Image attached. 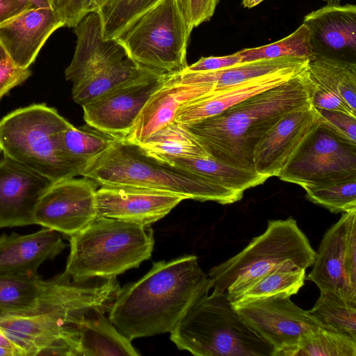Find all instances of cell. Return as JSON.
<instances>
[{
	"label": "cell",
	"mask_w": 356,
	"mask_h": 356,
	"mask_svg": "<svg viewBox=\"0 0 356 356\" xmlns=\"http://www.w3.org/2000/svg\"><path fill=\"white\" fill-rule=\"evenodd\" d=\"M318 111L320 125L338 138L356 145V118L343 113L324 109H319Z\"/></svg>",
	"instance_id": "8d00e7d4"
},
{
	"label": "cell",
	"mask_w": 356,
	"mask_h": 356,
	"mask_svg": "<svg viewBox=\"0 0 356 356\" xmlns=\"http://www.w3.org/2000/svg\"><path fill=\"white\" fill-rule=\"evenodd\" d=\"M33 7L26 0H0V26Z\"/></svg>",
	"instance_id": "b9f144b4"
},
{
	"label": "cell",
	"mask_w": 356,
	"mask_h": 356,
	"mask_svg": "<svg viewBox=\"0 0 356 356\" xmlns=\"http://www.w3.org/2000/svg\"><path fill=\"white\" fill-rule=\"evenodd\" d=\"M0 356H23L22 351L10 339L1 325Z\"/></svg>",
	"instance_id": "7bdbcfd3"
},
{
	"label": "cell",
	"mask_w": 356,
	"mask_h": 356,
	"mask_svg": "<svg viewBox=\"0 0 356 356\" xmlns=\"http://www.w3.org/2000/svg\"><path fill=\"white\" fill-rule=\"evenodd\" d=\"M64 273L76 282L112 278L137 268L152 255L154 240L150 225L97 217L70 236Z\"/></svg>",
	"instance_id": "277c9868"
},
{
	"label": "cell",
	"mask_w": 356,
	"mask_h": 356,
	"mask_svg": "<svg viewBox=\"0 0 356 356\" xmlns=\"http://www.w3.org/2000/svg\"><path fill=\"white\" fill-rule=\"evenodd\" d=\"M264 1V0H242V5L244 8H251Z\"/></svg>",
	"instance_id": "f6af8a7d"
},
{
	"label": "cell",
	"mask_w": 356,
	"mask_h": 356,
	"mask_svg": "<svg viewBox=\"0 0 356 356\" xmlns=\"http://www.w3.org/2000/svg\"><path fill=\"white\" fill-rule=\"evenodd\" d=\"M302 23L309 31L315 56L355 63V5L327 3L305 15Z\"/></svg>",
	"instance_id": "ac0fdd59"
},
{
	"label": "cell",
	"mask_w": 356,
	"mask_h": 356,
	"mask_svg": "<svg viewBox=\"0 0 356 356\" xmlns=\"http://www.w3.org/2000/svg\"><path fill=\"white\" fill-rule=\"evenodd\" d=\"M72 124L45 104L17 108L0 120V152L52 181L79 175L63 149Z\"/></svg>",
	"instance_id": "52a82bcc"
},
{
	"label": "cell",
	"mask_w": 356,
	"mask_h": 356,
	"mask_svg": "<svg viewBox=\"0 0 356 356\" xmlns=\"http://www.w3.org/2000/svg\"><path fill=\"white\" fill-rule=\"evenodd\" d=\"M107 311L92 308L78 325L79 356H138L129 339L105 316Z\"/></svg>",
	"instance_id": "d4e9b609"
},
{
	"label": "cell",
	"mask_w": 356,
	"mask_h": 356,
	"mask_svg": "<svg viewBox=\"0 0 356 356\" xmlns=\"http://www.w3.org/2000/svg\"><path fill=\"white\" fill-rule=\"evenodd\" d=\"M31 75L29 68H21L8 58L0 61V100L13 88L21 85Z\"/></svg>",
	"instance_id": "ab89813d"
},
{
	"label": "cell",
	"mask_w": 356,
	"mask_h": 356,
	"mask_svg": "<svg viewBox=\"0 0 356 356\" xmlns=\"http://www.w3.org/2000/svg\"><path fill=\"white\" fill-rule=\"evenodd\" d=\"M65 26L51 7H33L0 26V43L16 66L27 69L50 35Z\"/></svg>",
	"instance_id": "d6986e66"
},
{
	"label": "cell",
	"mask_w": 356,
	"mask_h": 356,
	"mask_svg": "<svg viewBox=\"0 0 356 356\" xmlns=\"http://www.w3.org/2000/svg\"><path fill=\"white\" fill-rule=\"evenodd\" d=\"M108 0H90L89 5V13L97 12Z\"/></svg>",
	"instance_id": "ee69618b"
},
{
	"label": "cell",
	"mask_w": 356,
	"mask_h": 356,
	"mask_svg": "<svg viewBox=\"0 0 356 356\" xmlns=\"http://www.w3.org/2000/svg\"><path fill=\"white\" fill-rule=\"evenodd\" d=\"M122 138L95 129L88 124L76 127L71 124L63 134L62 145L65 154L79 172L92 159Z\"/></svg>",
	"instance_id": "f546056e"
},
{
	"label": "cell",
	"mask_w": 356,
	"mask_h": 356,
	"mask_svg": "<svg viewBox=\"0 0 356 356\" xmlns=\"http://www.w3.org/2000/svg\"><path fill=\"white\" fill-rule=\"evenodd\" d=\"M51 7L65 22L74 28L89 13L90 0H49Z\"/></svg>",
	"instance_id": "f35d334b"
},
{
	"label": "cell",
	"mask_w": 356,
	"mask_h": 356,
	"mask_svg": "<svg viewBox=\"0 0 356 356\" xmlns=\"http://www.w3.org/2000/svg\"><path fill=\"white\" fill-rule=\"evenodd\" d=\"M307 60H309L284 56L241 63L227 68L210 72L184 70L173 75L180 83L208 84L211 86L213 92H216Z\"/></svg>",
	"instance_id": "484cf974"
},
{
	"label": "cell",
	"mask_w": 356,
	"mask_h": 356,
	"mask_svg": "<svg viewBox=\"0 0 356 356\" xmlns=\"http://www.w3.org/2000/svg\"><path fill=\"white\" fill-rule=\"evenodd\" d=\"M213 92L207 84H182L169 74L140 111L125 140L140 145L156 131L174 122L178 108Z\"/></svg>",
	"instance_id": "44dd1931"
},
{
	"label": "cell",
	"mask_w": 356,
	"mask_h": 356,
	"mask_svg": "<svg viewBox=\"0 0 356 356\" xmlns=\"http://www.w3.org/2000/svg\"><path fill=\"white\" fill-rule=\"evenodd\" d=\"M32 3L35 7H51L49 0H26ZM52 8V7H51Z\"/></svg>",
	"instance_id": "bcb514c9"
},
{
	"label": "cell",
	"mask_w": 356,
	"mask_h": 356,
	"mask_svg": "<svg viewBox=\"0 0 356 356\" xmlns=\"http://www.w3.org/2000/svg\"><path fill=\"white\" fill-rule=\"evenodd\" d=\"M290 298L275 296L232 303L245 324L272 347V356H279L323 327L309 310Z\"/></svg>",
	"instance_id": "7c38bea8"
},
{
	"label": "cell",
	"mask_w": 356,
	"mask_h": 356,
	"mask_svg": "<svg viewBox=\"0 0 356 356\" xmlns=\"http://www.w3.org/2000/svg\"><path fill=\"white\" fill-rule=\"evenodd\" d=\"M309 312L323 328L356 339V302L320 292Z\"/></svg>",
	"instance_id": "d6a6232c"
},
{
	"label": "cell",
	"mask_w": 356,
	"mask_h": 356,
	"mask_svg": "<svg viewBox=\"0 0 356 356\" xmlns=\"http://www.w3.org/2000/svg\"><path fill=\"white\" fill-rule=\"evenodd\" d=\"M81 176L99 186L145 188L221 204L234 203L243 196L208 177L163 162L123 138L89 162Z\"/></svg>",
	"instance_id": "3957f363"
},
{
	"label": "cell",
	"mask_w": 356,
	"mask_h": 356,
	"mask_svg": "<svg viewBox=\"0 0 356 356\" xmlns=\"http://www.w3.org/2000/svg\"><path fill=\"white\" fill-rule=\"evenodd\" d=\"M314 88L339 97L356 113V63L315 56L307 65Z\"/></svg>",
	"instance_id": "4316f807"
},
{
	"label": "cell",
	"mask_w": 356,
	"mask_h": 356,
	"mask_svg": "<svg viewBox=\"0 0 356 356\" xmlns=\"http://www.w3.org/2000/svg\"><path fill=\"white\" fill-rule=\"evenodd\" d=\"M76 45L65 72L67 81L76 84L128 56L116 40H104L97 12L87 14L74 27Z\"/></svg>",
	"instance_id": "603a6c76"
},
{
	"label": "cell",
	"mask_w": 356,
	"mask_h": 356,
	"mask_svg": "<svg viewBox=\"0 0 356 356\" xmlns=\"http://www.w3.org/2000/svg\"><path fill=\"white\" fill-rule=\"evenodd\" d=\"M241 63L253 60L292 56L312 60L315 55L310 43L309 31L303 23L289 35L275 42L238 51Z\"/></svg>",
	"instance_id": "e575fe53"
},
{
	"label": "cell",
	"mask_w": 356,
	"mask_h": 356,
	"mask_svg": "<svg viewBox=\"0 0 356 356\" xmlns=\"http://www.w3.org/2000/svg\"><path fill=\"white\" fill-rule=\"evenodd\" d=\"M168 73L147 68L82 106L89 126L124 138L130 131L150 96L165 81Z\"/></svg>",
	"instance_id": "4fadbf2b"
},
{
	"label": "cell",
	"mask_w": 356,
	"mask_h": 356,
	"mask_svg": "<svg viewBox=\"0 0 356 356\" xmlns=\"http://www.w3.org/2000/svg\"><path fill=\"white\" fill-rule=\"evenodd\" d=\"M279 356H356V339L321 327Z\"/></svg>",
	"instance_id": "836d02e7"
},
{
	"label": "cell",
	"mask_w": 356,
	"mask_h": 356,
	"mask_svg": "<svg viewBox=\"0 0 356 356\" xmlns=\"http://www.w3.org/2000/svg\"><path fill=\"white\" fill-rule=\"evenodd\" d=\"M170 333L179 350L197 356H272V347L239 316L225 293L193 303Z\"/></svg>",
	"instance_id": "5b68a950"
},
{
	"label": "cell",
	"mask_w": 356,
	"mask_h": 356,
	"mask_svg": "<svg viewBox=\"0 0 356 356\" xmlns=\"http://www.w3.org/2000/svg\"><path fill=\"white\" fill-rule=\"evenodd\" d=\"M8 58L7 54L0 43V61Z\"/></svg>",
	"instance_id": "7dc6e473"
},
{
	"label": "cell",
	"mask_w": 356,
	"mask_h": 356,
	"mask_svg": "<svg viewBox=\"0 0 356 356\" xmlns=\"http://www.w3.org/2000/svg\"><path fill=\"white\" fill-rule=\"evenodd\" d=\"M60 234L43 227L27 234L0 236V273L35 276L42 264L65 248Z\"/></svg>",
	"instance_id": "cb8c5ba5"
},
{
	"label": "cell",
	"mask_w": 356,
	"mask_h": 356,
	"mask_svg": "<svg viewBox=\"0 0 356 356\" xmlns=\"http://www.w3.org/2000/svg\"><path fill=\"white\" fill-rule=\"evenodd\" d=\"M319 123L318 111L312 103L289 113L255 146L254 171L268 178L278 177Z\"/></svg>",
	"instance_id": "9a60e30c"
},
{
	"label": "cell",
	"mask_w": 356,
	"mask_h": 356,
	"mask_svg": "<svg viewBox=\"0 0 356 356\" xmlns=\"http://www.w3.org/2000/svg\"><path fill=\"white\" fill-rule=\"evenodd\" d=\"M306 269L293 263H286L261 277L241 293L229 300L237 303L270 296L291 297L304 285Z\"/></svg>",
	"instance_id": "f1b7e54d"
},
{
	"label": "cell",
	"mask_w": 356,
	"mask_h": 356,
	"mask_svg": "<svg viewBox=\"0 0 356 356\" xmlns=\"http://www.w3.org/2000/svg\"><path fill=\"white\" fill-rule=\"evenodd\" d=\"M71 279L65 273L49 280L39 275L0 273V315L29 314L53 308L67 296Z\"/></svg>",
	"instance_id": "ffe728a7"
},
{
	"label": "cell",
	"mask_w": 356,
	"mask_h": 356,
	"mask_svg": "<svg viewBox=\"0 0 356 356\" xmlns=\"http://www.w3.org/2000/svg\"><path fill=\"white\" fill-rule=\"evenodd\" d=\"M324 1H327V3H331V2H339L341 0H323Z\"/></svg>",
	"instance_id": "c3c4849f"
},
{
	"label": "cell",
	"mask_w": 356,
	"mask_h": 356,
	"mask_svg": "<svg viewBox=\"0 0 356 356\" xmlns=\"http://www.w3.org/2000/svg\"><path fill=\"white\" fill-rule=\"evenodd\" d=\"M180 195L129 186H100L96 191L98 217L150 225L182 200Z\"/></svg>",
	"instance_id": "2e32d148"
},
{
	"label": "cell",
	"mask_w": 356,
	"mask_h": 356,
	"mask_svg": "<svg viewBox=\"0 0 356 356\" xmlns=\"http://www.w3.org/2000/svg\"><path fill=\"white\" fill-rule=\"evenodd\" d=\"M316 251L292 217L268 221L265 231L241 252L210 269L213 291L228 298L241 293L264 275L286 263L307 269Z\"/></svg>",
	"instance_id": "8992f818"
},
{
	"label": "cell",
	"mask_w": 356,
	"mask_h": 356,
	"mask_svg": "<svg viewBox=\"0 0 356 356\" xmlns=\"http://www.w3.org/2000/svg\"><path fill=\"white\" fill-rule=\"evenodd\" d=\"M309 60L248 80L230 88L182 104L175 122L189 125L220 114L243 100L287 81L307 67Z\"/></svg>",
	"instance_id": "7402d4cb"
},
{
	"label": "cell",
	"mask_w": 356,
	"mask_h": 356,
	"mask_svg": "<svg viewBox=\"0 0 356 356\" xmlns=\"http://www.w3.org/2000/svg\"><path fill=\"white\" fill-rule=\"evenodd\" d=\"M278 177L301 187L356 181V145L319 124Z\"/></svg>",
	"instance_id": "30bf717a"
},
{
	"label": "cell",
	"mask_w": 356,
	"mask_h": 356,
	"mask_svg": "<svg viewBox=\"0 0 356 356\" xmlns=\"http://www.w3.org/2000/svg\"><path fill=\"white\" fill-rule=\"evenodd\" d=\"M146 67L135 63L128 56L73 85L72 98L81 106L140 74Z\"/></svg>",
	"instance_id": "4dcf8cb0"
},
{
	"label": "cell",
	"mask_w": 356,
	"mask_h": 356,
	"mask_svg": "<svg viewBox=\"0 0 356 356\" xmlns=\"http://www.w3.org/2000/svg\"><path fill=\"white\" fill-rule=\"evenodd\" d=\"M87 312L64 306L29 314H1L0 325L23 356H79L78 325Z\"/></svg>",
	"instance_id": "9c48e42d"
},
{
	"label": "cell",
	"mask_w": 356,
	"mask_h": 356,
	"mask_svg": "<svg viewBox=\"0 0 356 356\" xmlns=\"http://www.w3.org/2000/svg\"><path fill=\"white\" fill-rule=\"evenodd\" d=\"M162 0H108L97 12L104 40H115Z\"/></svg>",
	"instance_id": "1f68e13d"
},
{
	"label": "cell",
	"mask_w": 356,
	"mask_h": 356,
	"mask_svg": "<svg viewBox=\"0 0 356 356\" xmlns=\"http://www.w3.org/2000/svg\"><path fill=\"white\" fill-rule=\"evenodd\" d=\"M306 280L320 290L356 302V209L343 212L325 233Z\"/></svg>",
	"instance_id": "8fae6325"
},
{
	"label": "cell",
	"mask_w": 356,
	"mask_h": 356,
	"mask_svg": "<svg viewBox=\"0 0 356 356\" xmlns=\"http://www.w3.org/2000/svg\"><path fill=\"white\" fill-rule=\"evenodd\" d=\"M191 30L211 19L218 0H178Z\"/></svg>",
	"instance_id": "74e56055"
},
{
	"label": "cell",
	"mask_w": 356,
	"mask_h": 356,
	"mask_svg": "<svg viewBox=\"0 0 356 356\" xmlns=\"http://www.w3.org/2000/svg\"><path fill=\"white\" fill-rule=\"evenodd\" d=\"M241 63L238 52L225 56L202 57L184 70L188 72H210L227 68Z\"/></svg>",
	"instance_id": "60d3db41"
},
{
	"label": "cell",
	"mask_w": 356,
	"mask_h": 356,
	"mask_svg": "<svg viewBox=\"0 0 356 356\" xmlns=\"http://www.w3.org/2000/svg\"><path fill=\"white\" fill-rule=\"evenodd\" d=\"M53 182L1 153L0 229L35 225L34 212L38 202Z\"/></svg>",
	"instance_id": "e0dca14e"
},
{
	"label": "cell",
	"mask_w": 356,
	"mask_h": 356,
	"mask_svg": "<svg viewBox=\"0 0 356 356\" xmlns=\"http://www.w3.org/2000/svg\"><path fill=\"white\" fill-rule=\"evenodd\" d=\"M302 188L307 200L332 213H343L356 209V181Z\"/></svg>",
	"instance_id": "d590c367"
},
{
	"label": "cell",
	"mask_w": 356,
	"mask_h": 356,
	"mask_svg": "<svg viewBox=\"0 0 356 356\" xmlns=\"http://www.w3.org/2000/svg\"><path fill=\"white\" fill-rule=\"evenodd\" d=\"M211 288L195 255L154 262L140 280L120 288L108 318L130 340L170 332Z\"/></svg>",
	"instance_id": "6da1fadb"
},
{
	"label": "cell",
	"mask_w": 356,
	"mask_h": 356,
	"mask_svg": "<svg viewBox=\"0 0 356 356\" xmlns=\"http://www.w3.org/2000/svg\"><path fill=\"white\" fill-rule=\"evenodd\" d=\"M307 67L286 82L251 96L218 115L186 126L213 158L254 171L253 151L289 113L312 103Z\"/></svg>",
	"instance_id": "7a4b0ae2"
},
{
	"label": "cell",
	"mask_w": 356,
	"mask_h": 356,
	"mask_svg": "<svg viewBox=\"0 0 356 356\" xmlns=\"http://www.w3.org/2000/svg\"><path fill=\"white\" fill-rule=\"evenodd\" d=\"M191 31L178 0H162L115 40L137 65L175 74L188 66Z\"/></svg>",
	"instance_id": "ba28073f"
},
{
	"label": "cell",
	"mask_w": 356,
	"mask_h": 356,
	"mask_svg": "<svg viewBox=\"0 0 356 356\" xmlns=\"http://www.w3.org/2000/svg\"><path fill=\"white\" fill-rule=\"evenodd\" d=\"M147 154L168 163L173 158L209 156L188 129L175 121L156 131L138 145Z\"/></svg>",
	"instance_id": "83f0119b"
},
{
	"label": "cell",
	"mask_w": 356,
	"mask_h": 356,
	"mask_svg": "<svg viewBox=\"0 0 356 356\" xmlns=\"http://www.w3.org/2000/svg\"><path fill=\"white\" fill-rule=\"evenodd\" d=\"M97 184L86 177L54 181L40 198L34 223L72 236L97 217Z\"/></svg>",
	"instance_id": "5bb4252c"
}]
</instances>
